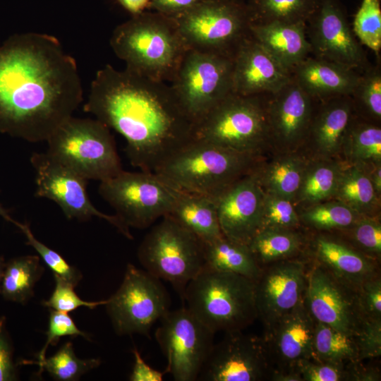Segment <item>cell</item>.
Returning a JSON list of instances; mask_svg holds the SVG:
<instances>
[{"label":"cell","mask_w":381,"mask_h":381,"mask_svg":"<svg viewBox=\"0 0 381 381\" xmlns=\"http://www.w3.org/2000/svg\"><path fill=\"white\" fill-rule=\"evenodd\" d=\"M76 61L53 35L25 32L0 46V133L47 141L83 101Z\"/></svg>","instance_id":"cell-1"},{"label":"cell","mask_w":381,"mask_h":381,"mask_svg":"<svg viewBox=\"0 0 381 381\" xmlns=\"http://www.w3.org/2000/svg\"><path fill=\"white\" fill-rule=\"evenodd\" d=\"M85 112L121 135L131 164L154 172L194 138L195 125L170 85L109 64L91 83Z\"/></svg>","instance_id":"cell-2"},{"label":"cell","mask_w":381,"mask_h":381,"mask_svg":"<svg viewBox=\"0 0 381 381\" xmlns=\"http://www.w3.org/2000/svg\"><path fill=\"white\" fill-rule=\"evenodd\" d=\"M126 69L155 80L171 82L188 48L176 20L144 11L118 25L110 38Z\"/></svg>","instance_id":"cell-3"},{"label":"cell","mask_w":381,"mask_h":381,"mask_svg":"<svg viewBox=\"0 0 381 381\" xmlns=\"http://www.w3.org/2000/svg\"><path fill=\"white\" fill-rule=\"evenodd\" d=\"M263 159L193 138L169 156L154 172L177 190L217 198L253 172Z\"/></svg>","instance_id":"cell-4"},{"label":"cell","mask_w":381,"mask_h":381,"mask_svg":"<svg viewBox=\"0 0 381 381\" xmlns=\"http://www.w3.org/2000/svg\"><path fill=\"white\" fill-rule=\"evenodd\" d=\"M182 300L213 332L242 331L258 318L255 282L207 267L187 285Z\"/></svg>","instance_id":"cell-5"},{"label":"cell","mask_w":381,"mask_h":381,"mask_svg":"<svg viewBox=\"0 0 381 381\" xmlns=\"http://www.w3.org/2000/svg\"><path fill=\"white\" fill-rule=\"evenodd\" d=\"M269 95L230 93L195 126L194 138L264 157L273 147L267 116Z\"/></svg>","instance_id":"cell-6"},{"label":"cell","mask_w":381,"mask_h":381,"mask_svg":"<svg viewBox=\"0 0 381 381\" xmlns=\"http://www.w3.org/2000/svg\"><path fill=\"white\" fill-rule=\"evenodd\" d=\"M47 142L51 157L87 180L102 181L123 170L110 128L96 119L72 116Z\"/></svg>","instance_id":"cell-7"},{"label":"cell","mask_w":381,"mask_h":381,"mask_svg":"<svg viewBox=\"0 0 381 381\" xmlns=\"http://www.w3.org/2000/svg\"><path fill=\"white\" fill-rule=\"evenodd\" d=\"M138 258L145 271L169 282L181 299L188 284L205 267L204 243L168 215L145 236Z\"/></svg>","instance_id":"cell-8"},{"label":"cell","mask_w":381,"mask_h":381,"mask_svg":"<svg viewBox=\"0 0 381 381\" xmlns=\"http://www.w3.org/2000/svg\"><path fill=\"white\" fill-rule=\"evenodd\" d=\"M232 56L186 51L170 85L195 126L232 92Z\"/></svg>","instance_id":"cell-9"},{"label":"cell","mask_w":381,"mask_h":381,"mask_svg":"<svg viewBox=\"0 0 381 381\" xmlns=\"http://www.w3.org/2000/svg\"><path fill=\"white\" fill-rule=\"evenodd\" d=\"M98 192L129 228L145 229L167 215L178 190L155 172L122 170L100 181Z\"/></svg>","instance_id":"cell-10"},{"label":"cell","mask_w":381,"mask_h":381,"mask_svg":"<svg viewBox=\"0 0 381 381\" xmlns=\"http://www.w3.org/2000/svg\"><path fill=\"white\" fill-rule=\"evenodd\" d=\"M188 49L234 56L250 35V20L243 2L205 0L175 18Z\"/></svg>","instance_id":"cell-11"},{"label":"cell","mask_w":381,"mask_h":381,"mask_svg":"<svg viewBox=\"0 0 381 381\" xmlns=\"http://www.w3.org/2000/svg\"><path fill=\"white\" fill-rule=\"evenodd\" d=\"M170 304L159 279L128 263L121 286L104 306L116 334L150 338L151 328L170 310Z\"/></svg>","instance_id":"cell-12"},{"label":"cell","mask_w":381,"mask_h":381,"mask_svg":"<svg viewBox=\"0 0 381 381\" xmlns=\"http://www.w3.org/2000/svg\"><path fill=\"white\" fill-rule=\"evenodd\" d=\"M155 337L167 358L165 373L176 381L198 380L214 345V332L185 307L169 310Z\"/></svg>","instance_id":"cell-13"},{"label":"cell","mask_w":381,"mask_h":381,"mask_svg":"<svg viewBox=\"0 0 381 381\" xmlns=\"http://www.w3.org/2000/svg\"><path fill=\"white\" fill-rule=\"evenodd\" d=\"M30 163L35 173V195L55 202L68 219L88 221L93 217L106 220L128 239L133 237L116 214L98 210L90 201L86 179L63 165L46 152H34Z\"/></svg>","instance_id":"cell-14"},{"label":"cell","mask_w":381,"mask_h":381,"mask_svg":"<svg viewBox=\"0 0 381 381\" xmlns=\"http://www.w3.org/2000/svg\"><path fill=\"white\" fill-rule=\"evenodd\" d=\"M311 55L361 73L370 64L339 0H320L306 22Z\"/></svg>","instance_id":"cell-15"},{"label":"cell","mask_w":381,"mask_h":381,"mask_svg":"<svg viewBox=\"0 0 381 381\" xmlns=\"http://www.w3.org/2000/svg\"><path fill=\"white\" fill-rule=\"evenodd\" d=\"M303 301L315 321L348 335L356 334L364 318L357 290L315 262L308 268Z\"/></svg>","instance_id":"cell-16"},{"label":"cell","mask_w":381,"mask_h":381,"mask_svg":"<svg viewBox=\"0 0 381 381\" xmlns=\"http://www.w3.org/2000/svg\"><path fill=\"white\" fill-rule=\"evenodd\" d=\"M214 344L199 375L205 381H259L270 378L272 367L262 337L242 331L225 332Z\"/></svg>","instance_id":"cell-17"},{"label":"cell","mask_w":381,"mask_h":381,"mask_svg":"<svg viewBox=\"0 0 381 381\" xmlns=\"http://www.w3.org/2000/svg\"><path fill=\"white\" fill-rule=\"evenodd\" d=\"M308 265L292 258L267 265L255 282L258 318L268 326L286 314L304 298Z\"/></svg>","instance_id":"cell-18"},{"label":"cell","mask_w":381,"mask_h":381,"mask_svg":"<svg viewBox=\"0 0 381 381\" xmlns=\"http://www.w3.org/2000/svg\"><path fill=\"white\" fill-rule=\"evenodd\" d=\"M316 100L291 80L267 98V116L273 147L296 152L303 145L315 111Z\"/></svg>","instance_id":"cell-19"},{"label":"cell","mask_w":381,"mask_h":381,"mask_svg":"<svg viewBox=\"0 0 381 381\" xmlns=\"http://www.w3.org/2000/svg\"><path fill=\"white\" fill-rule=\"evenodd\" d=\"M315 327L303 301L265 327L262 339L272 371H296L298 362L313 358Z\"/></svg>","instance_id":"cell-20"},{"label":"cell","mask_w":381,"mask_h":381,"mask_svg":"<svg viewBox=\"0 0 381 381\" xmlns=\"http://www.w3.org/2000/svg\"><path fill=\"white\" fill-rule=\"evenodd\" d=\"M255 171L216 198L223 236L247 245L262 228L265 195Z\"/></svg>","instance_id":"cell-21"},{"label":"cell","mask_w":381,"mask_h":381,"mask_svg":"<svg viewBox=\"0 0 381 381\" xmlns=\"http://www.w3.org/2000/svg\"><path fill=\"white\" fill-rule=\"evenodd\" d=\"M291 78L284 68L250 34L233 56L232 92L241 95L272 94Z\"/></svg>","instance_id":"cell-22"},{"label":"cell","mask_w":381,"mask_h":381,"mask_svg":"<svg viewBox=\"0 0 381 381\" xmlns=\"http://www.w3.org/2000/svg\"><path fill=\"white\" fill-rule=\"evenodd\" d=\"M308 246L313 262L356 290L380 274L376 260L339 238L319 233L314 235Z\"/></svg>","instance_id":"cell-23"},{"label":"cell","mask_w":381,"mask_h":381,"mask_svg":"<svg viewBox=\"0 0 381 381\" xmlns=\"http://www.w3.org/2000/svg\"><path fill=\"white\" fill-rule=\"evenodd\" d=\"M355 115L350 95L320 100L305 140L313 150L315 158L335 159L341 154L346 133Z\"/></svg>","instance_id":"cell-24"},{"label":"cell","mask_w":381,"mask_h":381,"mask_svg":"<svg viewBox=\"0 0 381 381\" xmlns=\"http://www.w3.org/2000/svg\"><path fill=\"white\" fill-rule=\"evenodd\" d=\"M359 72L339 64L315 57H307L291 71L299 86L315 100L351 95Z\"/></svg>","instance_id":"cell-25"},{"label":"cell","mask_w":381,"mask_h":381,"mask_svg":"<svg viewBox=\"0 0 381 381\" xmlns=\"http://www.w3.org/2000/svg\"><path fill=\"white\" fill-rule=\"evenodd\" d=\"M250 34L291 73L311 55L306 23H250Z\"/></svg>","instance_id":"cell-26"},{"label":"cell","mask_w":381,"mask_h":381,"mask_svg":"<svg viewBox=\"0 0 381 381\" xmlns=\"http://www.w3.org/2000/svg\"><path fill=\"white\" fill-rule=\"evenodd\" d=\"M167 215L205 243L223 236L216 198L178 190L176 200Z\"/></svg>","instance_id":"cell-27"},{"label":"cell","mask_w":381,"mask_h":381,"mask_svg":"<svg viewBox=\"0 0 381 381\" xmlns=\"http://www.w3.org/2000/svg\"><path fill=\"white\" fill-rule=\"evenodd\" d=\"M308 161L296 152H281L255 169L257 179L267 194L295 202Z\"/></svg>","instance_id":"cell-28"},{"label":"cell","mask_w":381,"mask_h":381,"mask_svg":"<svg viewBox=\"0 0 381 381\" xmlns=\"http://www.w3.org/2000/svg\"><path fill=\"white\" fill-rule=\"evenodd\" d=\"M205 267L231 272L255 282L262 267L257 262L248 245L224 236L204 243Z\"/></svg>","instance_id":"cell-29"},{"label":"cell","mask_w":381,"mask_h":381,"mask_svg":"<svg viewBox=\"0 0 381 381\" xmlns=\"http://www.w3.org/2000/svg\"><path fill=\"white\" fill-rule=\"evenodd\" d=\"M379 198L367 166L344 162L333 198L361 216L375 217Z\"/></svg>","instance_id":"cell-30"},{"label":"cell","mask_w":381,"mask_h":381,"mask_svg":"<svg viewBox=\"0 0 381 381\" xmlns=\"http://www.w3.org/2000/svg\"><path fill=\"white\" fill-rule=\"evenodd\" d=\"M343 164L335 159L308 161L295 202L308 207L333 198Z\"/></svg>","instance_id":"cell-31"},{"label":"cell","mask_w":381,"mask_h":381,"mask_svg":"<svg viewBox=\"0 0 381 381\" xmlns=\"http://www.w3.org/2000/svg\"><path fill=\"white\" fill-rule=\"evenodd\" d=\"M341 154L346 163L370 166L381 162V128L356 115L346 133Z\"/></svg>","instance_id":"cell-32"},{"label":"cell","mask_w":381,"mask_h":381,"mask_svg":"<svg viewBox=\"0 0 381 381\" xmlns=\"http://www.w3.org/2000/svg\"><path fill=\"white\" fill-rule=\"evenodd\" d=\"M303 244L304 238L296 229L265 228L254 236L248 246L258 264L263 267L296 258Z\"/></svg>","instance_id":"cell-33"},{"label":"cell","mask_w":381,"mask_h":381,"mask_svg":"<svg viewBox=\"0 0 381 381\" xmlns=\"http://www.w3.org/2000/svg\"><path fill=\"white\" fill-rule=\"evenodd\" d=\"M44 271L39 255L9 260L6 262L0 295L6 301L25 304L34 296L35 285Z\"/></svg>","instance_id":"cell-34"},{"label":"cell","mask_w":381,"mask_h":381,"mask_svg":"<svg viewBox=\"0 0 381 381\" xmlns=\"http://www.w3.org/2000/svg\"><path fill=\"white\" fill-rule=\"evenodd\" d=\"M320 0H245L250 23H306Z\"/></svg>","instance_id":"cell-35"},{"label":"cell","mask_w":381,"mask_h":381,"mask_svg":"<svg viewBox=\"0 0 381 381\" xmlns=\"http://www.w3.org/2000/svg\"><path fill=\"white\" fill-rule=\"evenodd\" d=\"M313 359L341 364L358 361V350L353 337L315 321Z\"/></svg>","instance_id":"cell-36"},{"label":"cell","mask_w":381,"mask_h":381,"mask_svg":"<svg viewBox=\"0 0 381 381\" xmlns=\"http://www.w3.org/2000/svg\"><path fill=\"white\" fill-rule=\"evenodd\" d=\"M362 217L337 200H328L306 207L300 222L318 231L346 230Z\"/></svg>","instance_id":"cell-37"},{"label":"cell","mask_w":381,"mask_h":381,"mask_svg":"<svg viewBox=\"0 0 381 381\" xmlns=\"http://www.w3.org/2000/svg\"><path fill=\"white\" fill-rule=\"evenodd\" d=\"M351 97L355 114L366 121L380 124L381 120L380 63L369 65L359 75Z\"/></svg>","instance_id":"cell-38"},{"label":"cell","mask_w":381,"mask_h":381,"mask_svg":"<svg viewBox=\"0 0 381 381\" xmlns=\"http://www.w3.org/2000/svg\"><path fill=\"white\" fill-rule=\"evenodd\" d=\"M101 363L98 358L80 359L74 352L73 344L67 341L52 356L37 363L39 373L47 371L52 378L59 381H75L97 368Z\"/></svg>","instance_id":"cell-39"},{"label":"cell","mask_w":381,"mask_h":381,"mask_svg":"<svg viewBox=\"0 0 381 381\" xmlns=\"http://www.w3.org/2000/svg\"><path fill=\"white\" fill-rule=\"evenodd\" d=\"M352 30L358 42L378 56L381 50L380 0H362Z\"/></svg>","instance_id":"cell-40"},{"label":"cell","mask_w":381,"mask_h":381,"mask_svg":"<svg viewBox=\"0 0 381 381\" xmlns=\"http://www.w3.org/2000/svg\"><path fill=\"white\" fill-rule=\"evenodd\" d=\"M14 225L26 237V245L34 248L44 263L53 272L54 276L60 277L75 287L78 284L83 278L82 273L79 270L68 263L59 253L36 238L28 224L16 221Z\"/></svg>","instance_id":"cell-41"},{"label":"cell","mask_w":381,"mask_h":381,"mask_svg":"<svg viewBox=\"0 0 381 381\" xmlns=\"http://www.w3.org/2000/svg\"><path fill=\"white\" fill-rule=\"evenodd\" d=\"M294 202L279 196L265 195L262 229H297L300 225Z\"/></svg>","instance_id":"cell-42"},{"label":"cell","mask_w":381,"mask_h":381,"mask_svg":"<svg viewBox=\"0 0 381 381\" xmlns=\"http://www.w3.org/2000/svg\"><path fill=\"white\" fill-rule=\"evenodd\" d=\"M353 247L377 260L381 254V224L375 217L362 216L350 228Z\"/></svg>","instance_id":"cell-43"},{"label":"cell","mask_w":381,"mask_h":381,"mask_svg":"<svg viewBox=\"0 0 381 381\" xmlns=\"http://www.w3.org/2000/svg\"><path fill=\"white\" fill-rule=\"evenodd\" d=\"M47 340L37 354V361H23V364H37L46 358V352L50 345H56L63 337L81 336L90 340L88 334L80 330L68 313L49 309L48 329L46 332Z\"/></svg>","instance_id":"cell-44"},{"label":"cell","mask_w":381,"mask_h":381,"mask_svg":"<svg viewBox=\"0 0 381 381\" xmlns=\"http://www.w3.org/2000/svg\"><path fill=\"white\" fill-rule=\"evenodd\" d=\"M54 278L55 282L54 291L49 298L42 302V305L49 309L68 313L80 307H86L92 310L107 303V300L84 301L78 296L74 290V286L59 277L54 276Z\"/></svg>","instance_id":"cell-45"},{"label":"cell","mask_w":381,"mask_h":381,"mask_svg":"<svg viewBox=\"0 0 381 381\" xmlns=\"http://www.w3.org/2000/svg\"><path fill=\"white\" fill-rule=\"evenodd\" d=\"M348 364L322 362L313 358L303 360L295 370L302 381L350 380Z\"/></svg>","instance_id":"cell-46"},{"label":"cell","mask_w":381,"mask_h":381,"mask_svg":"<svg viewBox=\"0 0 381 381\" xmlns=\"http://www.w3.org/2000/svg\"><path fill=\"white\" fill-rule=\"evenodd\" d=\"M353 337L358 361L381 356V319L364 317Z\"/></svg>","instance_id":"cell-47"},{"label":"cell","mask_w":381,"mask_h":381,"mask_svg":"<svg viewBox=\"0 0 381 381\" xmlns=\"http://www.w3.org/2000/svg\"><path fill=\"white\" fill-rule=\"evenodd\" d=\"M358 304L364 317L381 319L380 274L363 282L357 289Z\"/></svg>","instance_id":"cell-48"},{"label":"cell","mask_w":381,"mask_h":381,"mask_svg":"<svg viewBox=\"0 0 381 381\" xmlns=\"http://www.w3.org/2000/svg\"><path fill=\"white\" fill-rule=\"evenodd\" d=\"M5 316L0 317V381L18 380L17 365L13 359V347L6 329Z\"/></svg>","instance_id":"cell-49"},{"label":"cell","mask_w":381,"mask_h":381,"mask_svg":"<svg viewBox=\"0 0 381 381\" xmlns=\"http://www.w3.org/2000/svg\"><path fill=\"white\" fill-rule=\"evenodd\" d=\"M205 0H150L149 9L170 18H177L193 10Z\"/></svg>","instance_id":"cell-50"},{"label":"cell","mask_w":381,"mask_h":381,"mask_svg":"<svg viewBox=\"0 0 381 381\" xmlns=\"http://www.w3.org/2000/svg\"><path fill=\"white\" fill-rule=\"evenodd\" d=\"M134 364L129 376L131 381H162L165 372L152 368L143 358L140 351L134 348L132 350Z\"/></svg>","instance_id":"cell-51"},{"label":"cell","mask_w":381,"mask_h":381,"mask_svg":"<svg viewBox=\"0 0 381 381\" xmlns=\"http://www.w3.org/2000/svg\"><path fill=\"white\" fill-rule=\"evenodd\" d=\"M121 6L133 16L141 13L149 8L150 0H118Z\"/></svg>","instance_id":"cell-52"},{"label":"cell","mask_w":381,"mask_h":381,"mask_svg":"<svg viewBox=\"0 0 381 381\" xmlns=\"http://www.w3.org/2000/svg\"><path fill=\"white\" fill-rule=\"evenodd\" d=\"M370 180L378 196L381 193V162L367 166Z\"/></svg>","instance_id":"cell-53"},{"label":"cell","mask_w":381,"mask_h":381,"mask_svg":"<svg viewBox=\"0 0 381 381\" xmlns=\"http://www.w3.org/2000/svg\"><path fill=\"white\" fill-rule=\"evenodd\" d=\"M270 380L273 381H302L296 371H272Z\"/></svg>","instance_id":"cell-54"},{"label":"cell","mask_w":381,"mask_h":381,"mask_svg":"<svg viewBox=\"0 0 381 381\" xmlns=\"http://www.w3.org/2000/svg\"><path fill=\"white\" fill-rule=\"evenodd\" d=\"M0 217H2L6 222H11L13 224L16 223V220L11 217L8 211L4 208L2 204L0 202Z\"/></svg>","instance_id":"cell-55"},{"label":"cell","mask_w":381,"mask_h":381,"mask_svg":"<svg viewBox=\"0 0 381 381\" xmlns=\"http://www.w3.org/2000/svg\"><path fill=\"white\" fill-rule=\"evenodd\" d=\"M6 261L3 255H0V293L2 284V280L4 277V273L5 270Z\"/></svg>","instance_id":"cell-56"},{"label":"cell","mask_w":381,"mask_h":381,"mask_svg":"<svg viewBox=\"0 0 381 381\" xmlns=\"http://www.w3.org/2000/svg\"><path fill=\"white\" fill-rule=\"evenodd\" d=\"M230 1H238V2H243V3L245 1V0H230Z\"/></svg>","instance_id":"cell-57"}]
</instances>
